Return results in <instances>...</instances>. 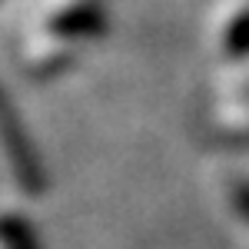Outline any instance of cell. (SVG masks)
Wrapping results in <instances>:
<instances>
[{
	"mask_svg": "<svg viewBox=\"0 0 249 249\" xmlns=\"http://www.w3.org/2000/svg\"><path fill=\"white\" fill-rule=\"evenodd\" d=\"M0 3H7V0H0Z\"/></svg>",
	"mask_w": 249,
	"mask_h": 249,
	"instance_id": "52a82bcc",
	"label": "cell"
},
{
	"mask_svg": "<svg viewBox=\"0 0 249 249\" xmlns=\"http://www.w3.org/2000/svg\"><path fill=\"white\" fill-rule=\"evenodd\" d=\"M0 186L20 196H40L47 190V173L37 156L34 140L23 130L20 113L0 90Z\"/></svg>",
	"mask_w": 249,
	"mask_h": 249,
	"instance_id": "3957f363",
	"label": "cell"
},
{
	"mask_svg": "<svg viewBox=\"0 0 249 249\" xmlns=\"http://www.w3.org/2000/svg\"><path fill=\"white\" fill-rule=\"evenodd\" d=\"M206 50L216 70L249 60V0H216L206 17Z\"/></svg>",
	"mask_w": 249,
	"mask_h": 249,
	"instance_id": "277c9868",
	"label": "cell"
},
{
	"mask_svg": "<svg viewBox=\"0 0 249 249\" xmlns=\"http://www.w3.org/2000/svg\"><path fill=\"white\" fill-rule=\"evenodd\" d=\"M226 203H230V213L239 219V226L249 232V179H232Z\"/></svg>",
	"mask_w": 249,
	"mask_h": 249,
	"instance_id": "8992f818",
	"label": "cell"
},
{
	"mask_svg": "<svg viewBox=\"0 0 249 249\" xmlns=\"http://www.w3.org/2000/svg\"><path fill=\"white\" fill-rule=\"evenodd\" d=\"M199 126L216 146H249V60L216 70L199 110Z\"/></svg>",
	"mask_w": 249,
	"mask_h": 249,
	"instance_id": "7a4b0ae2",
	"label": "cell"
},
{
	"mask_svg": "<svg viewBox=\"0 0 249 249\" xmlns=\"http://www.w3.org/2000/svg\"><path fill=\"white\" fill-rule=\"evenodd\" d=\"M110 30L103 0H40L14 37V63L27 80L67 77Z\"/></svg>",
	"mask_w": 249,
	"mask_h": 249,
	"instance_id": "6da1fadb",
	"label": "cell"
},
{
	"mask_svg": "<svg viewBox=\"0 0 249 249\" xmlns=\"http://www.w3.org/2000/svg\"><path fill=\"white\" fill-rule=\"evenodd\" d=\"M0 249H43L34 223L7 199H0Z\"/></svg>",
	"mask_w": 249,
	"mask_h": 249,
	"instance_id": "5b68a950",
	"label": "cell"
}]
</instances>
